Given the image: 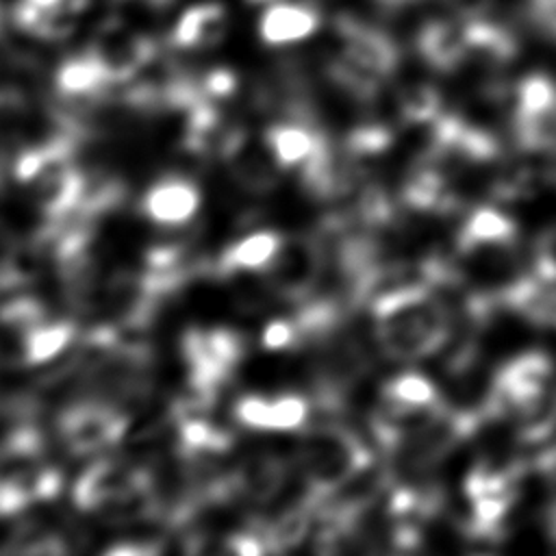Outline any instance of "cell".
I'll return each mask as SVG.
<instances>
[{
  "mask_svg": "<svg viewBox=\"0 0 556 556\" xmlns=\"http://www.w3.org/2000/svg\"><path fill=\"white\" fill-rule=\"evenodd\" d=\"M56 87L61 93L72 98H91L111 87L109 78L93 61V56L85 50L72 59H67L56 72Z\"/></svg>",
  "mask_w": 556,
  "mask_h": 556,
  "instance_id": "21",
  "label": "cell"
},
{
  "mask_svg": "<svg viewBox=\"0 0 556 556\" xmlns=\"http://www.w3.org/2000/svg\"><path fill=\"white\" fill-rule=\"evenodd\" d=\"M380 2L391 4V7H400V4H406V2H410V0H380Z\"/></svg>",
  "mask_w": 556,
  "mask_h": 556,
  "instance_id": "30",
  "label": "cell"
},
{
  "mask_svg": "<svg viewBox=\"0 0 556 556\" xmlns=\"http://www.w3.org/2000/svg\"><path fill=\"white\" fill-rule=\"evenodd\" d=\"M280 241H282V235L274 230H258L235 241L222 252L217 261V274L219 276H235L241 271L263 274L265 267L271 263Z\"/></svg>",
  "mask_w": 556,
  "mask_h": 556,
  "instance_id": "20",
  "label": "cell"
},
{
  "mask_svg": "<svg viewBox=\"0 0 556 556\" xmlns=\"http://www.w3.org/2000/svg\"><path fill=\"white\" fill-rule=\"evenodd\" d=\"M200 208V189L178 176L154 182L143 195V213L159 226H182Z\"/></svg>",
  "mask_w": 556,
  "mask_h": 556,
  "instance_id": "15",
  "label": "cell"
},
{
  "mask_svg": "<svg viewBox=\"0 0 556 556\" xmlns=\"http://www.w3.org/2000/svg\"><path fill=\"white\" fill-rule=\"evenodd\" d=\"M87 0H17L15 24L39 39H63L74 28Z\"/></svg>",
  "mask_w": 556,
  "mask_h": 556,
  "instance_id": "16",
  "label": "cell"
},
{
  "mask_svg": "<svg viewBox=\"0 0 556 556\" xmlns=\"http://www.w3.org/2000/svg\"><path fill=\"white\" fill-rule=\"evenodd\" d=\"M96 358L85 369L87 397L122 406L128 397L141 393L148 382L150 358L139 345H119L113 337H98Z\"/></svg>",
  "mask_w": 556,
  "mask_h": 556,
  "instance_id": "8",
  "label": "cell"
},
{
  "mask_svg": "<svg viewBox=\"0 0 556 556\" xmlns=\"http://www.w3.org/2000/svg\"><path fill=\"white\" fill-rule=\"evenodd\" d=\"M50 321L35 298L22 295L0 304V367H30L37 363V341Z\"/></svg>",
  "mask_w": 556,
  "mask_h": 556,
  "instance_id": "11",
  "label": "cell"
},
{
  "mask_svg": "<svg viewBox=\"0 0 556 556\" xmlns=\"http://www.w3.org/2000/svg\"><path fill=\"white\" fill-rule=\"evenodd\" d=\"M382 404L419 410V408L439 406V395L428 378L419 374H402L384 387Z\"/></svg>",
  "mask_w": 556,
  "mask_h": 556,
  "instance_id": "23",
  "label": "cell"
},
{
  "mask_svg": "<svg viewBox=\"0 0 556 556\" xmlns=\"http://www.w3.org/2000/svg\"><path fill=\"white\" fill-rule=\"evenodd\" d=\"M397 65L391 39L358 22H339V50L330 63L332 78L354 96L369 98Z\"/></svg>",
  "mask_w": 556,
  "mask_h": 556,
  "instance_id": "6",
  "label": "cell"
},
{
  "mask_svg": "<svg viewBox=\"0 0 556 556\" xmlns=\"http://www.w3.org/2000/svg\"><path fill=\"white\" fill-rule=\"evenodd\" d=\"M232 415L239 424L252 430L287 432L306 424L308 402L295 393L280 395H245L232 406Z\"/></svg>",
  "mask_w": 556,
  "mask_h": 556,
  "instance_id": "14",
  "label": "cell"
},
{
  "mask_svg": "<svg viewBox=\"0 0 556 556\" xmlns=\"http://www.w3.org/2000/svg\"><path fill=\"white\" fill-rule=\"evenodd\" d=\"M311 502H321L363 473L371 454L367 445L339 424H319L300 437L295 450Z\"/></svg>",
  "mask_w": 556,
  "mask_h": 556,
  "instance_id": "3",
  "label": "cell"
},
{
  "mask_svg": "<svg viewBox=\"0 0 556 556\" xmlns=\"http://www.w3.org/2000/svg\"><path fill=\"white\" fill-rule=\"evenodd\" d=\"M150 476L141 467L119 458H100L78 476L72 497L80 510L126 517L150 504Z\"/></svg>",
  "mask_w": 556,
  "mask_h": 556,
  "instance_id": "5",
  "label": "cell"
},
{
  "mask_svg": "<svg viewBox=\"0 0 556 556\" xmlns=\"http://www.w3.org/2000/svg\"><path fill=\"white\" fill-rule=\"evenodd\" d=\"M439 109V96L428 85H417L410 93L404 98V113L410 119H430L437 115Z\"/></svg>",
  "mask_w": 556,
  "mask_h": 556,
  "instance_id": "25",
  "label": "cell"
},
{
  "mask_svg": "<svg viewBox=\"0 0 556 556\" xmlns=\"http://www.w3.org/2000/svg\"><path fill=\"white\" fill-rule=\"evenodd\" d=\"M63 445L74 454H96L115 445L128 428L122 406L87 397L70 404L56 421Z\"/></svg>",
  "mask_w": 556,
  "mask_h": 556,
  "instance_id": "9",
  "label": "cell"
},
{
  "mask_svg": "<svg viewBox=\"0 0 556 556\" xmlns=\"http://www.w3.org/2000/svg\"><path fill=\"white\" fill-rule=\"evenodd\" d=\"M515 239V224L495 208H478L460 232V248L476 250L486 245H508Z\"/></svg>",
  "mask_w": 556,
  "mask_h": 556,
  "instance_id": "22",
  "label": "cell"
},
{
  "mask_svg": "<svg viewBox=\"0 0 556 556\" xmlns=\"http://www.w3.org/2000/svg\"><path fill=\"white\" fill-rule=\"evenodd\" d=\"M250 2H271V0H250Z\"/></svg>",
  "mask_w": 556,
  "mask_h": 556,
  "instance_id": "31",
  "label": "cell"
},
{
  "mask_svg": "<svg viewBox=\"0 0 556 556\" xmlns=\"http://www.w3.org/2000/svg\"><path fill=\"white\" fill-rule=\"evenodd\" d=\"M532 7L541 26L556 35V0H532Z\"/></svg>",
  "mask_w": 556,
  "mask_h": 556,
  "instance_id": "26",
  "label": "cell"
},
{
  "mask_svg": "<svg viewBox=\"0 0 556 556\" xmlns=\"http://www.w3.org/2000/svg\"><path fill=\"white\" fill-rule=\"evenodd\" d=\"M61 473L46 458L35 430L22 428L0 441V517L54 497Z\"/></svg>",
  "mask_w": 556,
  "mask_h": 556,
  "instance_id": "4",
  "label": "cell"
},
{
  "mask_svg": "<svg viewBox=\"0 0 556 556\" xmlns=\"http://www.w3.org/2000/svg\"><path fill=\"white\" fill-rule=\"evenodd\" d=\"M228 11L222 2H198L182 11L172 28V46L178 50H211L226 39Z\"/></svg>",
  "mask_w": 556,
  "mask_h": 556,
  "instance_id": "17",
  "label": "cell"
},
{
  "mask_svg": "<svg viewBox=\"0 0 556 556\" xmlns=\"http://www.w3.org/2000/svg\"><path fill=\"white\" fill-rule=\"evenodd\" d=\"M141 4H148V7H167L172 0H137Z\"/></svg>",
  "mask_w": 556,
  "mask_h": 556,
  "instance_id": "29",
  "label": "cell"
},
{
  "mask_svg": "<svg viewBox=\"0 0 556 556\" xmlns=\"http://www.w3.org/2000/svg\"><path fill=\"white\" fill-rule=\"evenodd\" d=\"M0 202H2V182H0Z\"/></svg>",
  "mask_w": 556,
  "mask_h": 556,
  "instance_id": "32",
  "label": "cell"
},
{
  "mask_svg": "<svg viewBox=\"0 0 556 556\" xmlns=\"http://www.w3.org/2000/svg\"><path fill=\"white\" fill-rule=\"evenodd\" d=\"M321 269L324 252L315 239L304 235H282L280 245L263 274L276 295L298 302L313 293Z\"/></svg>",
  "mask_w": 556,
  "mask_h": 556,
  "instance_id": "10",
  "label": "cell"
},
{
  "mask_svg": "<svg viewBox=\"0 0 556 556\" xmlns=\"http://www.w3.org/2000/svg\"><path fill=\"white\" fill-rule=\"evenodd\" d=\"M111 87L137 76L154 56V41L124 24L104 26L87 48Z\"/></svg>",
  "mask_w": 556,
  "mask_h": 556,
  "instance_id": "12",
  "label": "cell"
},
{
  "mask_svg": "<svg viewBox=\"0 0 556 556\" xmlns=\"http://www.w3.org/2000/svg\"><path fill=\"white\" fill-rule=\"evenodd\" d=\"M556 106V87L543 76H530L519 87L517 117H528Z\"/></svg>",
  "mask_w": 556,
  "mask_h": 556,
  "instance_id": "24",
  "label": "cell"
},
{
  "mask_svg": "<svg viewBox=\"0 0 556 556\" xmlns=\"http://www.w3.org/2000/svg\"><path fill=\"white\" fill-rule=\"evenodd\" d=\"M463 17H478L486 9L489 0H447Z\"/></svg>",
  "mask_w": 556,
  "mask_h": 556,
  "instance_id": "28",
  "label": "cell"
},
{
  "mask_svg": "<svg viewBox=\"0 0 556 556\" xmlns=\"http://www.w3.org/2000/svg\"><path fill=\"white\" fill-rule=\"evenodd\" d=\"M15 265H13V254H11V248L9 243L0 237V289L7 287V285H13L15 282Z\"/></svg>",
  "mask_w": 556,
  "mask_h": 556,
  "instance_id": "27",
  "label": "cell"
},
{
  "mask_svg": "<svg viewBox=\"0 0 556 556\" xmlns=\"http://www.w3.org/2000/svg\"><path fill=\"white\" fill-rule=\"evenodd\" d=\"M317 26L319 15L315 9L293 2H274L261 15L258 35L269 46H287L311 37Z\"/></svg>",
  "mask_w": 556,
  "mask_h": 556,
  "instance_id": "19",
  "label": "cell"
},
{
  "mask_svg": "<svg viewBox=\"0 0 556 556\" xmlns=\"http://www.w3.org/2000/svg\"><path fill=\"white\" fill-rule=\"evenodd\" d=\"M374 326L380 348L397 361L434 354L450 334V317L426 282L408 280L374 302Z\"/></svg>",
  "mask_w": 556,
  "mask_h": 556,
  "instance_id": "1",
  "label": "cell"
},
{
  "mask_svg": "<svg viewBox=\"0 0 556 556\" xmlns=\"http://www.w3.org/2000/svg\"><path fill=\"white\" fill-rule=\"evenodd\" d=\"M15 178L28 189L35 206L50 219H65L87 198V182L72 156L70 135L28 146L17 154Z\"/></svg>",
  "mask_w": 556,
  "mask_h": 556,
  "instance_id": "2",
  "label": "cell"
},
{
  "mask_svg": "<svg viewBox=\"0 0 556 556\" xmlns=\"http://www.w3.org/2000/svg\"><path fill=\"white\" fill-rule=\"evenodd\" d=\"M232 178L250 191H269L278 180L280 165L263 139L230 130L219 148Z\"/></svg>",
  "mask_w": 556,
  "mask_h": 556,
  "instance_id": "13",
  "label": "cell"
},
{
  "mask_svg": "<svg viewBox=\"0 0 556 556\" xmlns=\"http://www.w3.org/2000/svg\"><path fill=\"white\" fill-rule=\"evenodd\" d=\"M421 54L441 70L458 65L469 54V17H445L424 26L419 35Z\"/></svg>",
  "mask_w": 556,
  "mask_h": 556,
  "instance_id": "18",
  "label": "cell"
},
{
  "mask_svg": "<svg viewBox=\"0 0 556 556\" xmlns=\"http://www.w3.org/2000/svg\"><path fill=\"white\" fill-rule=\"evenodd\" d=\"M191 397L211 402L243 358V341L228 328H191L182 337Z\"/></svg>",
  "mask_w": 556,
  "mask_h": 556,
  "instance_id": "7",
  "label": "cell"
}]
</instances>
